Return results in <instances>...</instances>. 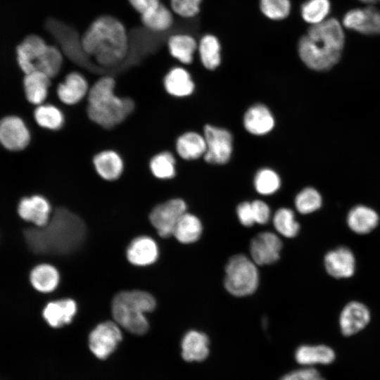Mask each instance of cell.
I'll list each match as a JSON object with an SVG mask.
<instances>
[{
	"label": "cell",
	"mask_w": 380,
	"mask_h": 380,
	"mask_svg": "<svg viewBox=\"0 0 380 380\" xmlns=\"http://www.w3.org/2000/svg\"><path fill=\"white\" fill-rule=\"evenodd\" d=\"M87 227L82 219L66 208H57L42 227L25 231L30 249L36 254L65 255L79 249L85 241Z\"/></svg>",
	"instance_id": "cell-1"
},
{
	"label": "cell",
	"mask_w": 380,
	"mask_h": 380,
	"mask_svg": "<svg viewBox=\"0 0 380 380\" xmlns=\"http://www.w3.org/2000/svg\"><path fill=\"white\" fill-rule=\"evenodd\" d=\"M82 50L103 67H112L127 56L129 40L124 24L115 17L103 15L89 25L80 40Z\"/></svg>",
	"instance_id": "cell-2"
},
{
	"label": "cell",
	"mask_w": 380,
	"mask_h": 380,
	"mask_svg": "<svg viewBox=\"0 0 380 380\" xmlns=\"http://www.w3.org/2000/svg\"><path fill=\"white\" fill-rule=\"evenodd\" d=\"M345 35L339 21L327 18L310 25L298 42V53L303 63L316 71L329 70L341 58Z\"/></svg>",
	"instance_id": "cell-3"
},
{
	"label": "cell",
	"mask_w": 380,
	"mask_h": 380,
	"mask_svg": "<svg viewBox=\"0 0 380 380\" xmlns=\"http://www.w3.org/2000/svg\"><path fill=\"white\" fill-rule=\"evenodd\" d=\"M116 82L110 75L96 80L89 87L87 99V115L103 129H113L125 122L134 112V101L115 94Z\"/></svg>",
	"instance_id": "cell-4"
},
{
	"label": "cell",
	"mask_w": 380,
	"mask_h": 380,
	"mask_svg": "<svg viewBox=\"0 0 380 380\" xmlns=\"http://www.w3.org/2000/svg\"><path fill=\"white\" fill-rule=\"evenodd\" d=\"M156 300L149 293L140 291H123L112 300V314L115 321L130 333L143 335L148 329L145 313L153 311Z\"/></svg>",
	"instance_id": "cell-5"
},
{
	"label": "cell",
	"mask_w": 380,
	"mask_h": 380,
	"mask_svg": "<svg viewBox=\"0 0 380 380\" xmlns=\"http://www.w3.org/2000/svg\"><path fill=\"white\" fill-rule=\"evenodd\" d=\"M17 61L25 74L39 71L51 78L61 71L63 63L61 51L49 45L39 35L27 36L17 47Z\"/></svg>",
	"instance_id": "cell-6"
},
{
	"label": "cell",
	"mask_w": 380,
	"mask_h": 380,
	"mask_svg": "<svg viewBox=\"0 0 380 380\" xmlns=\"http://www.w3.org/2000/svg\"><path fill=\"white\" fill-rule=\"evenodd\" d=\"M259 274L256 264L243 254L231 257L225 266L224 285L227 291L237 297L253 293L258 286Z\"/></svg>",
	"instance_id": "cell-7"
},
{
	"label": "cell",
	"mask_w": 380,
	"mask_h": 380,
	"mask_svg": "<svg viewBox=\"0 0 380 380\" xmlns=\"http://www.w3.org/2000/svg\"><path fill=\"white\" fill-rule=\"evenodd\" d=\"M203 136L206 143L203 156L205 161L218 165L227 163L233 151L232 134L225 129L207 125L204 127Z\"/></svg>",
	"instance_id": "cell-8"
},
{
	"label": "cell",
	"mask_w": 380,
	"mask_h": 380,
	"mask_svg": "<svg viewBox=\"0 0 380 380\" xmlns=\"http://www.w3.org/2000/svg\"><path fill=\"white\" fill-rule=\"evenodd\" d=\"M186 203L181 198H172L156 205L150 212L149 220L158 235L167 238L173 234L175 227L186 213Z\"/></svg>",
	"instance_id": "cell-9"
},
{
	"label": "cell",
	"mask_w": 380,
	"mask_h": 380,
	"mask_svg": "<svg viewBox=\"0 0 380 380\" xmlns=\"http://www.w3.org/2000/svg\"><path fill=\"white\" fill-rule=\"evenodd\" d=\"M122 340V333L118 324L107 321L98 324L89 335V347L99 359L107 358Z\"/></svg>",
	"instance_id": "cell-10"
},
{
	"label": "cell",
	"mask_w": 380,
	"mask_h": 380,
	"mask_svg": "<svg viewBox=\"0 0 380 380\" xmlns=\"http://www.w3.org/2000/svg\"><path fill=\"white\" fill-rule=\"evenodd\" d=\"M30 132L19 117L11 115L0 121V143L9 151H20L30 142Z\"/></svg>",
	"instance_id": "cell-11"
},
{
	"label": "cell",
	"mask_w": 380,
	"mask_h": 380,
	"mask_svg": "<svg viewBox=\"0 0 380 380\" xmlns=\"http://www.w3.org/2000/svg\"><path fill=\"white\" fill-rule=\"evenodd\" d=\"M281 248V239L270 232L258 234L252 239L250 244L251 258L259 265L276 262L279 259Z\"/></svg>",
	"instance_id": "cell-12"
},
{
	"label": "cell",
	"mask_w": 380,
	"mask_h": 380,
	"mask_svg": "<svg viewBox=\"0 0 380 380\" xmlns=\"http://www.w3.org/2000/svg\"><path fill=\"white\" fill-rule=\"evenodd\" d=\"M343 25L363 34H380V10L372 6L350 10L343 16Z\"/></svg>",
	"instance_id": "cell-13"
},
{
	"label": "cell",
	"mask_w": 380,
	"mask_h": 380,
	"mask_svg": "<svg viewBox=\"0 0 380 380\" xmlns=\"http://www.w3.org/2000/svg\"><path fill=\"white\" fill-rule=\"evenodd\" d=\"M89 89L86 77L80 72L73 71L65 75L64 80L56 88V94L61 103L66 106H75L80 103Z\"/></svg>",
	"instance_id": "cell-14"
},
{
	"label": "cell",
	"mask_w": 380,
	"mask_h": 380,
	"mask_svg": "<svg viewBox=\"0 0 380 380\" xmlns=\"http://www.w3.org/2000/svg\"><path fill=\"white\" fill-rule=\"evenodd\" d=\"M92 165L97 175L106 182H115L123 174L125 163L121 155L113 149H103L92 158Z\"/></svg>",
	"instance_id": "cell-15"
},
{
	"label": "cell",
	"mask_w": 380,
	"mask_h": 380,
	"mask_svg": "<svg viewBox=\"0 0 380 380\" xmlns=\"http://www.w3.org/2000/svg\"><path fill=\"white\" fill-rule=\"evenodd\" d=\"M370 321V312L362 303L352 301L345 305L339 317L341 333L349 336L362 330Z\"/></svg>",
	"instance_id": "cell-16"
},
{
	"label": "cell",
	"mask_w": 380,
	"mask_h": 380,
	"mask_svg": "<svg viewBox=\"0 0 380 380\" xmlns=\"http://www.w3.org/2000/svg\"><path fill=\"white\" fill-rule=\"evenodd\" d=\"M324 266L331 277L337 279L348 278L355 272V258L350 249L341 246L325 255Z\"/></svg>",
	"instance_id": "cell-17"
},
{
	"label": "cell",
	"mask_w": 380,
	"mask_h": 380,
	"mask_svg": "<svg viewBox=\"0 0 380 380\" xmlns=\"http://www.w3.org/2000/svg\"><path fill=\"white\" fill-rule=\"evenodd\" d=\"M51 205L42 196L34 195L20 200L18 207L20 217L36 227L45 225L50 218Z\"/></svg>",
	"instance_id": "cell-18"
},
{
	"label": "cell",
	"mask_w": 380,
	"mask_h": 380,
	"mask_svg": "<svg viewBox=\"0 0 380 380\" xmlns=\"http://www.w3.org/2000/svg\"><path fill=\"white\" fill-rule=\"evenodd\" d=\"M209 338L201 331L190 330L181 342L182 357L187 362H202L209 355Z\"/></svg>",
	"instance_id": "cell-19"
},
{
	"label": "cell",
	"mask_w": 380,
	"mask_h": 380,
	"mask_svg": "<svg viewBox=\"0 0 380 380\" xmlns=\"http://www.w3.org/2000/svg\"><path fill=\"white\" fill-rule=\"evenodd\" d=\"M77 312V304L70 298L50 302L44 307L42 315L49 326L60 328L68 324Z\"/></svg>",
	"instance_id": "cell-20"
},
{
	"label": "cell",
	"mask_w": 380,
	"mask_h": 380,
	"mask_svg": "<svg viewBox=\"0 0 380 380\" xmlns=\"http://www.w3.org/2000/svg\"><path fill=\"white\" fill-rule=\"evenodd\" d=\"M158 248L151 237L141 236L131 241L127 249V258L134 265L146 266L158 258Z\"/></svg>",
	"instance_id": "cell-21"
},
{
	"label": "cell",
	"mask_w": 380,
	"mask_h": 380,
	"mask_svg": "<svg viewBox=\"0 0 380 380\" xmlns=\"http://www.w3.org/2000/svg\"><path fill=\"white\" fill-rule=\"evenodd\" d=\"M274 123L273 115L263 104L252 106L244 114L243 126L249 133L254 135L267 134L274 128Z\"/></svg>",
	"instance_id": "cell-22"
},
{
	"label": "cell",
	"mask_w": 380,
	"mask_h": 380,
	"mask_svg": "<svg viewBox=\"0 0 380 380\" xmlns=\"http://www.w3.org/2000/svg\"><path fill=\"white\" fill-rule=\"evenodd\" d=\"M163 87L170 96L182 98L191 95L194 92L195 84L187 70L176 66L165 75Z\"/></svg>",
	"instance_id": "cell-23"
},
{
	"label": "cell",
	"mask_w": 380,
	"mask_h": 380,
	"mask_svg": "<svg viewBox=\"0 0 380 380\" xmlns=\"http://www.w3.org/2000/svg\"><path fill=\"white\" fill-rule=\"evenodd\" d=\"M295 360L304 367H313L316 365H329L336 358L334 350L328 346L302 345L295 351Z\"/></svg>",
	"instance_id": "cell-24"
},
{
	"label": "cell",
	"mask_w": 380,
	"mask_h": 380,
	"mask_svg": "<svg viewBox=\"0 0 380 380\" xmlns=\"http://www.w3.org/2000/svg\"><path fill=\"white\" fill-rule=\"evenodd\" d=\"M25 75L23 86L27 101L36 106L42 104L48 96L51 78L39 71Z\"/></svg>",
	"instance_id": "cell-25"
},
{
	"label": "cell",
	"mask_w": 380,
	"mask_h": 380,
	"mask_svg": "<svg viewBox=\"0 0 380 380\" xmlns=\"http://www.w3.org/2000/svg\"><path fill=\"white\" fill-rule=\"evenodd\" d=\"M379 217L373 209L357 205L353 208L347 216L349 228L358 234H366L374 230L379 224Z\"/></svg>",
	"instance_id": "cell-26"
},
{
	"label": "cell",
	"mask_w": 380,
	"mask_h": 380,
	"mask_svg": "<svg viewBox=\"0 0 380 380\" xmlns=\"http://www.w3.org/2000/svg\"><path fill=\"white\" fill-rule=\"evenodd\" d=\"M167 48L174 58L183 64L189 65L192 63L194 56L197 51L198 42L189 34L178 33L168 38Z\"/></svg>",
	"instance_id": "cell-27"
},
{
	"label": "cell",
	"mask_w": 380,
	"mask_h": 380,
	"mask_svg": "<svg viewBox=\"0 0 380 380\" xmlns=\"http://www.w3.org/2000/svg\"><path fill=\"white\" fill-rule=\"evenodd\" d=\"M170 8L161 2L152 6L141 15V21L145 27L156 32L168 30L173 25L174 15Z\"/></svg>",
	"instance_id": "cell-28"
},
{
	"label": "cell",
	"mask_w": 380,
	"mask_h": 380,
	"mask_svg": "<svg viewBox=\"0 0 380 380\" xmlns=\"http://www.w3.org/2000/svg\"><path fill=\"white\" fill-rule=\"evenodd\" d=\"M175 148L179 157L184 160L197 159L203 156L206 151L204 136L196 132H186L177 139Z\"/></svg>",
	"instance_id": "cell-29"
},
{
	"label": "cell",
	"mask_w": 380,
	"mask_h": 380,
	"mask_svg": "<svg viewBox=\"0 0 380 380\" xmlns=\"http://www.w3.org/2000/svg\"><path fill=\"white\" fill-rule=\"evenodd\" d=\"M197 51L203 65L208 70L216 69L221 63V44L213 34H204L198 42Z\"/></svg>",
	"instance_id": "cell-30"
},
{
	"label": "cell",
	"mask_w": 380,
	"mask_h": 380,
	"mask_svg": "<svg viewBox=\"0 0 380 380\" xmlns=\"http://www.w3.org/2000/svg\"><path fill=\"white\" fill-rule=\"evenodd\" d=\"M30 279L36 290L42 293H49L58 286L60 276L53 266L49 264H40L32 270Z\"/></svg>",
	"instance_id": "cell-31"
},
{
	"label": "cell",
	"mask_w": 380,
	"mask_h": 380,
	"mask_svg": "<svg viewBox=\"0 0 380 380\" xmlns=\"http://www.w3.org/2000/svg\"><path fill=\"white\" fill-rule=\"evenodd\" d=\"M203 231L201 220L194 215L185 213L177 222L173 236L182 243H191L196 241Z\"/></svg>",
	"instance_id": "cell-32"
},
{
	"label": "cell",
	"mask_w": 380,
	"mask_h": 380,
	"mask_svg": "<svg viewBox=\"0 0 380 380\" xmlns=\"http://www.w3.org/2000/svg\"><path fill=\"white\" fill-rule=\"evenodd\" d=\"M34 118L39 126L51 130L61 129L65 123L63 111L53 104H40L34 111Z\"/></svg>",
	"instance_id": "cell-33"
},
{
	"label": "cell",
	"mask_w": 380,
	"mask_h": 380,
	"mask_svg": "<svg viewBox=\"0 0 380 380\" xmlns=\"http://www.w3.org/2000/svg\"><path fill=\"white\" fill-rule=\"evenodd\" d=\"M148 169L154 178L166 180L176 175V161L168 151L154 154L148 161Z\"/></svg>",
	"instance_id": "cell-34"
},
{
	"label": "cell",
	"mask_w": 380,
	"mask_h": 380,
	"mask_svg": "<svg viewBox=\"0 0 380 380\" xmlns=\"http://www.w3.org/2000/svg\"><path fill=\"white\" fill-rule=\"evenodd\" d=\"M330 9L329 0H306L300 6V15L305 22L313 25L327 19Z\"/></svg>",
	"instance_id": "cell-35"
},
{
	"label": "cell",
	"mask_w": 380,
	"mask_h": 380,
	"mask_svg": "<svg viewBox=\"0 0 380 380\" xmlns=\"http://www.w3.org/2000/svg\"><path fill=\"white\" fill-rule=\"evenodd\" d=\"M273 224L276 230L287 238L295 237L300 230V225L295 219L294 213L287 208H281L276 211Z\"/></svg>",
	"instance_id": "cell-36"
},
{
	"label": "cell",
	"mask_w": 380,
	"mask_h": 380,
	"mask_svg": "<svg viewBox=\"0 0 380 380\" xmlns=\"http://www.w3.org/2000/svg\"><path fill=\"white\" fill-rule=\"evenodd\" d=\"M281 179L278 174L270 168L260 170L254 178V186L261 195H271L280 187Z\"/></svg>",
	"instance_id": "cell-37"
},
{
	"label": "cell",
	"mask_w": 380,
	"mask_h": 380,
	"mask_svg": "<svg viewBox=\"0 0 380 380\" xmlns=\"http://www.w3.org/2000/svg\"><path fill=\"white\" fill-rule=\"evenodd\" d=\"M261 13L268 19L279 21L286 19L291 11V0H259Z\"/></svg>",
	"instance_id": "cell-38"
},
{
	"label": "cell",
	"mask_w": 380,
	"mask_h": 380,
	"mask_svg": "<svg viewBox=\"0 0 380 380\" xmlns=\"http://www.w3.org/2000/svg\"><path fill=\"white\" fill-rule=\"evenodd\" d=\"M322 203L319 193L312 187L300 191L295 198L296 210L301 214H309L318 210Z\"/></svg>",
	"instance_id": "cell-39"
},
{
	"label": "cell",
	"mask_w": 380,
	"mask_h": 380,
	"mask_svg": "<svg viewBox=\"0 0 380 380\" xmlns=\"http://www.w3.org/2000/svg\"><path fill=\"white\" fill-rule=\"evenodd\" d=\"M203 0H170V8L176 15L191 18L197 15L201 11Z\"/></svg>",
	"instance_id": "cell-40"
},
{
	"label": "cell",
	"mask_w": 380,
	"mask_h": 380,
	"mask_svg": "<svg viewBox=\"0 0 380 380\" xmlns=\"http://www.w3.org/2000/svg\"><path fill=\"white\" fill-rule=\"evenodd\" d=\"M279 380H326L320 372L313 367H304L291 371Z\"/></svg>",
	"instance_id": "cell-41"
},
{
	"label": "cell",
	"mask_w": 380,
	"mask_h": 380,
	"mask_svg": "<svg viewBox=\"0 0 380 380\" xmlns=\"http://www.w3.org/2000/svg\"><path fill=\"white\" fill-rule=\"evenodd\" d=\"M251 205L255 222L266 224L270 217V209L267 204L262 201L255 200L251 202Z\"/></svg>",
	"instance_id": "cell-42"
},
{
	"label": "cell",
	"mask_w": 380,
	"mask_h": 380,
	"mask_svg": "<svg viewBox=\"0 0 380 380\" xmlns=\"http://www.w3.org/2000/svg\"><path fill=\"white\" fill-rule=\"evenodd\" d=\"M236 215L241 224L244 227H252L254 220L251 202H242L236 208Z\"/></svg>",
	"instance_id": "cell-43"
},
{
	"label": "cell",
	"mask_w": 380,
	"mask_h": 380,
	"mask_svg": "<svg viewBox=\"0 0 380 380\" xmlns=\"http://www.w3.org/2000/svg\"><path fill=\"white\" fill-rule=\"evenodd\" d=\"M132 8L139 13H143L152 6L156 5L160 0H128Z\"/></svg>",
	"instance_id": "cell-44"
},
{
	"label": "cell",
	"mask_w": 380,
	"mask_h": 380,
	"mask_svg": "<svg viewBox=\"0 0 380 380\" xmlns=\"http://www.w3.org/2000/svg\"><path fill=\"white\" fill-rule=\"evenodd\" d=\"M362 3L367 4H372L378 1V0H358Z\"/></svg>",
	"instance_id": "cell-45"
},
{
	"label": "cell",
	"mask_w": 380,
	"mask_h": 380,
	"mask_svg": "<svg viewBox=\"0 0 380 380\" xmlns=\"http://www.w3.org/2000/svg\"><path fill=\"white\" fill-rule=\"evenodd\" d=\"M378 1H380V0H378Z\"/></svg>",
	"instance_id": "cell-46"
}]
</instances>
